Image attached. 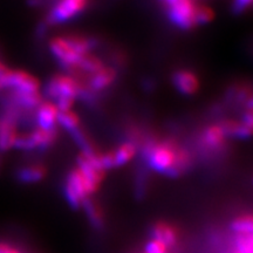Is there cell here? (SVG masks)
<instances>
[{
	"mask_svg": "<svg viewBox=\"0 0 253 253\" xmlns=\"http://www.w3.org/2000/svg\"><path fill=\"white\" fill-rule=\"evenodd\" d=\"M43 1H45V0H28V4L33 6V7H37V6L42 5Z\"/></svg>",
	"mask_w": 253,
	"mask_h": 253,
	"instance_id": "d4e9b609",
	"label": "cell"
},
{
	"mask_svg": "<svg viewBox=\"0 0 253 253\" xmlns=\"http://www.w3.org/2000/svg\"><path fill=\"white\" fill-rule=\"evenodd\" d=\"M80 118L74 110H66V112H59L56 125H59L66 131L72 132L80 128Z\"/></svg>",
	"mask_w": 253,
	"mask_h": 253,
	"instance_id": "ac0fdd59",
	"label": "cell"
},
{
	"mask_svg": "<svg viewBox=\"0 0 253 253\" xmlns=\"http://www.w3.org/2000/svg\"><path fill=\"white\" fill-rule=\"evenodd\" d=\"M77 168L81 175L84 176V181H86L88 188H89L90 195H94L97 190L100 189L101 184H102L104 171L97 168L95 164L90 162L86 156L80 154L77 160Z\"/></svg>",
	"mask_w": 253,
	"mask_h": 253,
	"instance_id": "9c48e42d",
	"label": "cell"
},
{
	"mask_svg": "<svg viewBox=\"0 0 253 253\" xmlns=\"http://www.w3.org/2000/svg\"><path fill=\"white\" fill-rule=\"evenodd\" d=\"M116 80H118V71L112 66H104L99 72L89 75L87 88L97 94L112 87Z\"/></svg>",
	"mask_w": 253,
	"mask_h": 253,
	"instance_id": "7c38bea8",
	"label": "cell"
},
{
	"mask_svg": "<svg viewBox=\"0 0 253 253\" xmlns=\"http://www.w3.org/2000/svg\"><path fill=\"white\" fill-rule=\"evenodd\" d=\"M136 154H137V147H136L134 142H125V143L119 145V147L113 151L115 168L126 166V163L130 162L132 158L136 156Z\"/></svg>",
	"mask_w": 253,
	"mask_h": 253,
	"instance_id": "e0dca14e",
	"label": "cell"
},
{
	"mask_svg": "<svg viewBox=\"0 0 253 253\" xmlns=\"http://www.w3.org/2000/svg\"><path fill=\"white\" fill-rule=\"evenodd\" d=\"M171 80L177 91L185 96L195 95L201 87L198 77L190 69H178L172 74Z\"/></svg>",
	"mask_w": 253,
	"mask_h": 253,
	"instance_id": "8fae6325",
	"label": "cell"
},
{
	"mask_svg": "<svg viewBox=\"0 0 253 253\" xmlns=\"http://www.w3.org/2000/svg\"><path fill=\"white\" fill-rule=\"evenodd\" d=\"M233 253H237V252H236V251H235V252H233Z\"/></svg>",
	"mask_w": 253,
	"mask_h": 253,
	"instance_id": "f1b7e54d",
	"label": "cell"
},
{
	"mask_svg": "<svg viewBox=\"0 0 253 253\" xmlns=\"http://www.w3.org/2000/svg\"><path fill=\"white\" fill-rule=\"evenodd\" d=\"M81 208L84 209V213H86L87 219L89 220L90 225L96 230L102 229L104 225V217H103L102 209H101L100 205L89 197L82 203Z\"/></svg>",
	"mask_w": 253,
	"mask_h": 253,
	"instance_id": "2e32d148",
	"label": "cell"
},
{
	"mask_svg": "<svg viewBox=\"0 0 253 253\" xmlns=\"http://www.w3.org/2000/svg\"><path fill=\"white\" fill-rule=\"evenodd\" d=\"M7 67H6V66L4 65V63H2V62H0V77H1V75L2 74H4V73L6 72V71H7Z\"/></svg>",
	"mask_w": 253,
	"mask_h": 253,
	"instance_id": "4316f807",
	"label": "cell"
},
{
	"mask_svg": "<svg viewBox=\"0 0 253 253\" xmlns=\"http://www.w3.org/2000/svg\"><path fill=\"white\" fill-rule=\"evenodd\" d=\"M5 253H21V252L19 251L18 249H15V248H13V246L9 245V248L7 249V251H6Z\"/></svg>",
	"mask_w": 253,
	"mask_h": 253,
	"instance_id": "484cf974",
	"label": "cell"
},
{
	"mask_svg": "<svg viewBox=\"0 0 253 253\" xmlns=\"http://www.w3.org/2000/svg\"><path fill=\"white\" fill-rule=\"evenodd\" d=\"M227 136L224 132L219 123L218 125H210L204 129L202 132L201 142L202 148L209 153H218V151L224 150L226 143Z\"/></svg>",
	"mask_w": 253,
	"mask_h": 253,
	"instance_id": "30bf717a",
	"label": "cell"
},
{
	"mask_svg": "<svg viewBox=\"0 0 253 253\" xmlns=\"http://www.w3.org/2000/svg\"><path fill=\"white\" fill-rule=\"evenodd\" d=\"M58 140V129H46L37 128L28 134H19L17 141H15V149L23 151L31 150H47L53 147Z\"/></svg>",
	"mask_w": 253,
	"mask_h": 253,
	"instance_id": "277c9868",
	"label": "cell"
},
{
	"mask_svg": "<svg viewBox=\"0 0 253 253\" xmlns=\"http://www.w3.org/2000/svg\"><path fill=\"white\" fill-rule=\"evenodd\" d=\"M144 253H169V249L163 243L151 238L144 246Z\"/></svg>",
	"mask_w": 253,
	"mask_h": 253,
	"instance_id": "603a6c76",
	"label": "cell"
},
{
	"mask_svg": "<svg viewBox=\"0 0 253 253\" xmlns=\"http://www.w3.org/2000/svg\"><path fill=\"white\" fill-rule=\"evenodd\" d=\"M49 52L54 56L56 62L65 69H78L84 55H80L69 45L65 37L53 38L49 41Z\"/></svg>",
	"mask_w": 253,
	"mask_h": 253,
	"instance_id": "ba28073f",
	"label": "cell"
},
{
	"mask_svg": "<svg viewBox=\"0 0 253 253\" xmlns=\"http://www.w3.org/2000/svg\"><path fill=\"white\" fill-rule=\"evenodd\" d=\"M235 244L237 253H253L252 235H236Z\"/></svg>",
	"mask_w": 253,
	"mask_h": 253,
	"instance_id": "7402d4cb",
	"label": "cell"
},
{
	"mask_svg": "<svg viewBox=\"0 0 253 253\" xmlns=\"http://www.w3.org/2000/svg\"><path fill=\"white\" fill-rule=\"evenodd\" d=\"M197 4L195 0H176L171 4L166 5L169 20L177 28L189 31L196 27L195 13Z\"/></svg>",
	"mask_w": 253,
	"mask_h": 253,
	"instance_id": "5b68a950",
	"label": "cell"
},
{
	"mask_svg": "<svg viewBox=\"0 0 253 253\" xmlns=\"http://www.w3.org/2000/svg\"><path fill=\"white\" fill-rule=\"evenodd\" d=\"M151 238L163 243L168 249L175 248L178 243V231L167 221H157L150 230Z\"/></svg>",
	"mask_w": 253,
	"mask_h": 253,
	"instance_id": "5bb4252c",
	"label": "cell"
},
{
	"mask_svg": "<svg viewBox=\"0 0 253 253\" xmlns=\"http://www.w3.org/2000/svg\"><path fill=\"white\" fill-rule=\"evenodd\" d=\"M103 67H104V63L102 60H101L99 56L94 55L93 53H90V54L84 55V58H82L80 66H79L78 69L79 71H81L82 73H84V74L91 75L94 74V73L99 72L100 69H102Z\"/></svg>",
	"mask_w": 253,
	"mask_h": 253,
	"instance_id": "d6986e66",
	"label": "cell"
},
{
	"mask_svg": "<svg viewBox=\"0 0 253 253\" xmlns=\"http://www.w3.org/2000/svg\"><path fill=\"white\" fill-rule=\"evenodd\" d=\"M231 230L236 235H252L253 232V221L251 214H243L231 221Z\"/></svg>",
	"mask_w": 253,
	"mask_h": 253,
	"instance_id": "ffe728a7",
	"label": "cell"
},
{
	"mask_svg": "<svg viewBox=\"0 0 253 253\" xmlns=\"http://www.w3.org/2000/svg\"><path fill=\"white\" fill-rule=\"evenodd\" d=\"M89 0H58L46 19L47 25L65 24L80 15L87 8Z\"/></svg>",
	"mask_w": 253,
	"mask_h": 253,
	"instance_id": "8992f818",
	"label": "cell"
},
{
	"mask_svg": "<svg viewBox=\"0 0 253 253\" xmlns=\"http://www.w3.org/2000/svg\"><path fill=\"white\" fill-rule=\"evenodd\" d=\"M59 110L54 102L52 101H42L36 109V122L38 128L50 129L56 128V119H58Z\"/></svg>",
	"mask_w": 253,
	"mask_h": 253,
	"instance_id": "4fadbf2b",
	"label": "cell"
},
{
	"mask_svg": "<svg viewBox=\"0 0 253 253\" xmlns=\"http://www.w3.org/2000/svg\"><path fill=\"white\" fill-rule=\"evenodd\" d=\"M143 253H144V252H143Z\"/></svg>",
	"mask_w": 253,
	"mask_h": 253,
	"instance_id": "f546056e",
	"label": "cell"
},
{
	"mask_svg": "<svg viewBox=\"0 0 253 253\" xmlns=\"http://www.w3.org/2000/svg\"><path fill=\"white\" fill-rule=\"evenodd\" d=\"M148 167L153 171L163 173L170 178L182 176L191 166L188 151L179 147L175 141H145L142 150Z\"/></svg>",
	"mask_w": 253,
	"mask_h": 253,
	"instance_id": "6da1fadb",
	"label": "cell"
},
{
	"mask_svg": "<svg viewBox=\"0 0 253 253\" xmlns=\"http://www.w3.org/2000/svg\"><path fill=\"white\" fill-rule=\"evenodd\" d=\"M2 89V86H1V84H0V90H1Z\"/></svg>",
	"mask_w": 253,
	"mask_h": 253,
	"instance_id": "83f0119b",
	"label": "cell"
},
{
	"mask_svg": "<svg viewBox=\"0 0 253 253\" xmlns=\"http://www.w3.org/2000/svg\"><path fill=\"white\" fill-rule=\"evenodd\" d=\"M63 195L69 207L75 210H79L82 203L91 196L84 176L81 175L77 167L73 168L67 173L65 185H63Z\"/></svg>",
	"mask_w": 253,
	"mask_h": 253,
	"instance_id": "3957f363",
	"label": "cell"
},
{
	"mask_svg": "<svg viewBox=\"0 0 253 253\" xmlns=\"http://www.w3.org/2000/svg\"><path fill=\"white\" fill-rule=\"evenodd\" d=\"M214 13L212 8L209 7L207 5L197 4V7H196V13H195V21L196 26L198 25H207L213 20Z\"/></svg>",
	"mask_w": 253,
	"mask_h": 253,
	"instance_id": "44dd1931",
	"label": "cell"
},
{
	"mask_svg": "<svg viewBox=\"0 0 253 253\" xmlns=\"http://www.w3.org/2000/svg\"><path fill=\"white\" fill-rule=\"evenodd\" d=\"M47 175V168L41 163H31L21 167L17 172V178L19 182L25 184H34L39 183L45 178Z\"/></svg>",
	"mask_w": 253,
	"mask_h": 253,
	"instance_id": "9a60e30c",
	"label": "cell"
},
{
	"mask_svg": "<svg viewBox=\"0 0 253 253\" xmlns=\"http://www.w3.org/2000/svg\"><path fill=\"white\" fill-rule=\"evenodd\" d=\"M84 88L86 86L73 75L56 74L47 82L45 93L54 102L63 99L75 101L81 99Z\"/></svg>",
	"mask_w": 253,
	"mask_h": 253,
	"instance_id": "7a4b0ae2",
	"label": "cell"
},
{
	"mask_svg": "<svg viewBox=\"0 0 253 253\" xmlns=\"http://www.w3.org/2000/svg\"><path fill=\"white\" fill-rule=\"evenodd\" d=\"M252 5V0H235L232 5V9L236 14L244 13Z\"/></svg>",
	"mask_w": 253,
	"mask_h": 253,
	"instance_id": "cb8c5ba5",
	"label": "cell"
},
{
	"mask_svg": "<svg viewBox=\"0 0 253 253\" xmlns=\"http://www.w3.org/2000/svg\"><path fill=\"white\" fill-rule=\"evenodd\" d=\"M0 84L2 88H9L14 91H25V93H38L40 90V81L21 69H7L0 77Z\"/></svg>",
	"mask_w": 253,
	"mask_h": 253,
	"instance_id": "52a82bcc",
	"label": "cell"
}]
</instances>
